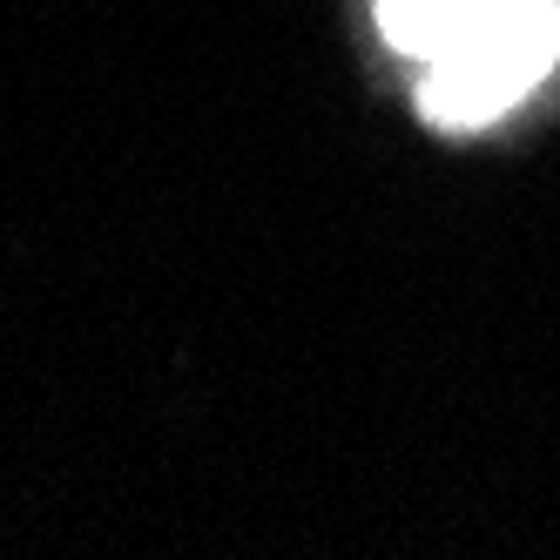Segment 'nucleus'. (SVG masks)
Instances as JSON below:
<instances>
[{
    "mask_svg": "<svg viewBox=\"0 0 560 560\" xmlns=\"http://www.w3.org/2000/svg\"><path fill=\"white\" fill-rule=\"evenodd\" d=\"M493 8L500 0H378V27H385L392 48L432 61V55H446L459 34H472Z\"/></svg>",
    "mask_w": 560,
    "mask_h": 560,
    "instance_id": "2",
    "label": "nucleus"
},
{
    "mask_svg": "<svg viewBox=\"0 0 560 560\" xmlns=\"http://www.w3.org/2000/svg\"><path fill=\"white\" fill-rule=\"evenodd\" d=\"M560 55V0H500L472 34L425 61V115L446 129H472L506 115L540 89Z\"/></svg>",
    "mask_w": 560,
    "mask_h": 560,
    "instance_id": "1",
    "label": "nucleus"
}]
</instances>
